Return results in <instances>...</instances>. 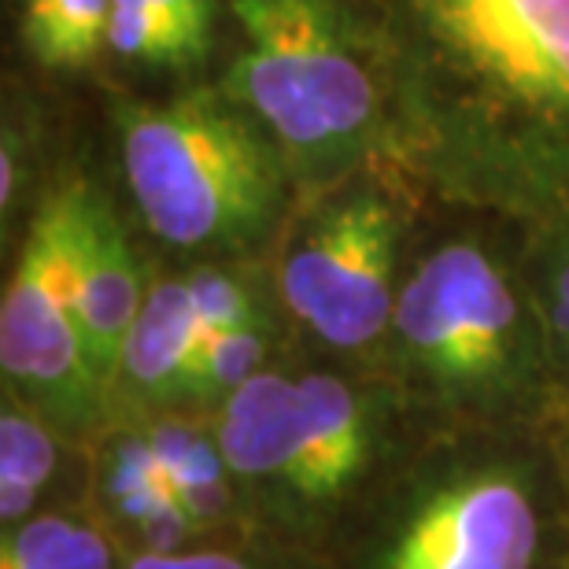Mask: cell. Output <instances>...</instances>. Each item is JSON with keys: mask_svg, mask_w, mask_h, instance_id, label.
Masks as SVG:
<instances>
[{"mask_svg": "<svg viewBox=\"0 0 569 569\" xmlns=\"http://www.w3.org/2000/svg\"><path fill=\"white\" fill-rule=\"evenodd\" d=\"M540 548L543 510L529 470L466 462L403 499L373 569H537Z\"/></svg>", "mask_w": 569, "mask_h": 569, "instance_id": "obj_5", "label": "cell"}, {"mask_svg": "<svg viewBox=\"0 0 569 569\" xmlns=\"http://www.w3.org/2000/svg\"><path fill=\"white\" fill-rule=\"evenodd\" d=\"M122 569H292L274 555L237 548H186L170 555H130Z\"/></svg>", "mask_w": 569, "mask_h": 569, "instance_id": "obj_18", "label": "cell"}, {"mask_svg": "<svg viewBox=\"0 0 569 569\" xmlns=\"http://www.w3.org/2000/svg\"><path fill=\"white\" fill-rule=\"evenodd\" d=\"M400 222L378 192H359L326 211L281 267L289 311L333 348H367L396 311Z\"/></svg>", "mask_w": 569, "mask_h": 569, "instance_id": "obj_6", "label": "cell"}, {"mask_svg": "<svg viewBox=\"0 0 569 569\" xmlns=\"http://www.w3.org/2000/svg\"><path fill=\"white\" fill-rule=\"evenodd\" d=\"M0 569H122L116 532L74 510H38L0 532Z\"/></svg>", "mask_w": 569, "mask_h": 569, "instance_id": "obj_13", "label": "cell"}, {"mask_svg": "<svg viewBox=\"0 0 569 569\" xmlns=\"http://www.w3.org/2000/svg\"><path fill=\"white\" fill-rule=\"evenodd\" d=\"M462 71L543 116H569V0H415Z\"/></svg>", "mask_w": 569, "mask_h": 569, "instance_id": "obj_7", "label": "cell"}, {"mask_svg": "<svg viewBox=\"0 0 569 569\" xmlns=\"http://www.w3.org/2000/svg\"><path fill=\"white\" fill-rule=\"evenodd\" d=\"M311 451V526L345 507L367 481L378 459V418L370 400L337 373H303L296 378Z\"/></svg>", "mask_w": 569, "mask_h": 569, "instance_id": "obj_10", "label": "cell"}, {"mask_svg": "<svg viewBox=\"0 0 569 569\" xmlns=\"http://www.w3.org/2000/svg\"><path fill=\"white\" fill-rule=\"evenodd\" d=\"M11 156H16V141L4 138V163H0V203H4V208H11L16 186H19V167L11 163Z\"/></svg>", "mask_w": 569, "mask_h": 569, "instance_id": "obj_20", "label": "cell"}, {"mask_svg": "<svg viewBox=\"0 0 569 569\" xmlns=\"http://www.w3.org/2000/svg\"><path fill=\"white\" fill-rule=\"evenodd\" d=\"M116 0H22V44L41 67L78 71L108 44Z\"/></svg>", "mask_w": 569, "mask_h": 569, "instance_id": "obj_15", "label": "cell"}, {"mask_svg": "<svg viewBox=\"0 0 569 569\" xmlns=\"http://www.w3.org/2000/svg\"><path fill=\"white\" fill-rule=\"evenodd\" d=\"M127 186L144 226L174 248H233L267 230L278 159L241 111L208 93L119 111Z\"/></svg>", "mask_w": 569, "mask_h": 569, "instance_id": "obj_1", "label": "cell"}, {"mask_svg": "<svg viewBox=\"0 0 569 569\" xmlns=\"http://www.w3.org/2000/svg\"><path fill=\"white\" fill-rule=\"evenodd\" d=\"M144 432L159 462H163L170 485H174L181 507L189 510L203 537L222 529L237 515V507H244L214 432H200L178 418H159V422L144 426Z\"/></svg>", "mask_w": 569, "mask_h": 569, "instance_id": "obj_12", "label": "cell"}, {"mask_svg": "<svg viewBox=\"0 0 569 569\" xmlns=\"http://www.w3.org/2000/svg\"><path fill=\"white\" fill-rule=\"evenodd\" d=\"M407 362L443 400L496 411L532 381V333L492 256L443 244L400 284L392 311Z\"/></svg>", "mask_w": 569, "mask_h": 569, "instance_id": "obj_3", "label": "cell"}, {"mask_svg": "<svg viewBox=\"0 0 569 569\" xmlns=\"http://www.w3.org/2000/svg\"><path fill=\"white\" fill-rule=\"evenodd\" d=\"M203 326L192 303L189 278L156 281L122 348L116 385L133 400L174 407V396L203 345Z\"/></svg>", "mask_w": 569, "mask_h": 569, "instance_id": "obj_11", "label": "cell"}, {"mask_svg": "<svg viewBox=\"0 0 569 569\" xmlns=\"http://www.w3.org/2000/svg\"><path fill=\"white\" fill-rule=\"evenodd\" d=\"M141 4L159 11L163 19H170L181 33H186V38H192L203 52H208L214 0H141Z\"/></svg>", "mask_w": 569, "mask_h": 569, "instance_id": "obj_19", "label": "cell"}, {"mask_svg": "<svg viewBox=\"0 0 569 569\" xmlns=\"http://www.w3.org/2000/svg\"><path fill=\"white\" fill-rule=\"evenodd\" d=\"M244 49L230 93L300 156H340L367 138L378 89L333 0H233Z\"/></svg>", "mask_w": 569, "mask_h": 569, "instance_id": "obj_2", "label": "cell"}, {"mask_svg": "<svg viewBox=\"0 0 569 569\" xmlns=\"http://www.w3.org/2000/svg\"><path fill=\"white\" fill-rule=\"evenodd\" d=\"M148 289L122 222L104 200L82 189L71 244V303L82 326L89 359L104 389H116L122 348L141 315Z\"/></svg>", "mask_w": 569, "mask_h": 569, "instance_id": "obj_9", "label": "cell"}, {"mask_svg": "<svg viewBox=\"0 0 569 569\" xmlns=\"http://www.w3.org/2000/svg\"><path fill=\"white\" fill-rule=\"evenodd\" d=\"M82 189L67 186L38 211L0 300V367L8 392L60 432L93 426L108 396L71 303V244Z\"/></svg>", "mask_w": 569, "mask_h": 569, "instance_id": "obj_4", "label": "cell"}, {"mask_svg": "<svg viewBox=\"0 0 569 569\" xmlns=\"http://www.w3.org/2000/svg\"><path fill=\"white\" fill-rule=\"evenodd\" d=\"M214 440L244 507L311 529V451L296 378L259 370L219 403Z\"/></svg>", "mask_w": 569, "mask_h": 569, "instance_id": "obj_8", "label": "cell"}, {"mask_svg": "<svg viewBox=\"0 0 569 569\" xmlns=\"http://www.w3.org/2000/svg\"><path fill=\"white\" fill-rule=\"evenodd\" d=\"M267 318H252L244 326L208 333L192 359V367L181 381L174 403H214L219 407L233 389H241L248 378H256L267 362Z\"/></svg>", "mask_w": 569, "mask_h": 569, "instance_id": "obj_16", "label": "cell"}, {"mask_svg": "<svg viewBox=\"0 0 569 569\" xmlns=\"http://www.w3.org/2000/svg\"><path fill=\"white\" fill-rule=\"evenodd\" d=\"M56 466H60V429L16 396L0 411V526H19L41 510Z\"/></svg>", "mask_w": 569, "mask_h": 569, "instance_id": "obj_14", "label": "cell"}, {"mask_svg": "<svg viewBox=\"0 0 569 569\" xmlns=\"http://www.w3.org/2000/svg\"><path fill=\"white\" fill-rule=\"evenodd\" d=\"M189 289L203 333H219V329H233L252 322V318H263L252 289L244 281H237L233 274H226V270H211V267L192 270Z\"/></svg>", "mask_w": 569, "mask_h": 569, "instance_id": "obj_17", "label": "cell"}]
</instances>
